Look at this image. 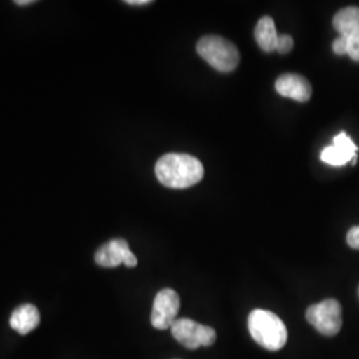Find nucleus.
<instances>
[{
    "mask_svg": "<svg viewBox=\"0 0 359 359\" xmlns=\"http://www.w3.org/2000/svg\"><path fill=\"white\" fill-rule=\"evenodd\" d=\"M157 180L172 189H187L204 177V165L191 154H167L154 167Z\"/></svg>",
    "mask_w": 359,
    "mask_h": 359,
    "instance_id": "nucleus-1",
    "label": "nucleus"
},
{
    "mask_svg": "<svg viewBox=\"0 0 359 359\" xmlns=\"http://www.w3.org/2000/svg\"><path fill=\"white\" fill-rule=\"evenodd\" d=\"M248 327L252 338L266 350L277 351L286 345V326L278 316L269 310H253L248 318Z\"/></svg>",
    "mask_w": 359,
    "mask_h": 359,
    "instance_id": "nucleus-2",
    "label": "nucleus"
},
{
    "mask_svg": "<svg viewBox=\"0 0 359 359\" xmlns=\"http://www.w3.org/2000/svg\"><path fill=\"white\" fill-rule=\"evenodd\" d=\"M197 53L219 72H231L240 65V52L228 39L208 35L197 43Z\"/></svg>",
    "mask_w": 359,
    "mask_h": 359,
    "instance_id": "nucleus-3",
    "label": "nucleus"
},
{
    "mask_svg": "<svg viewBox=\"0 0 359 359\" xmlns=\"http://www.w3.org/2000/svg\"><path fill=\"white\" fill-rule=\"evenodd\" d=\"M306 320L317 332L326 337H334L342 327V306L337 299H325L309 306Z\"/></svg>",
    "mask_w": 359,
    "mask_h": 359,
    "instance_id": "nucleus-4",
    "label": "nucleus"
},
{
    "mask_svg": "<svg viewBox=\"0 0 359 359\" xmlns=\"http://www.w3.org/2000/svg\"><path fill=\"white\" fill-rule=\"evenodd\" d=\"M170 332L179 344L191 350L212 346L217 338L213 327L197 323L189 318H177V321L172 325Z\"/></svg>",
    "mask_w": 359,
    "mask_h": 359,
    "instance_id": "nucleus-5",
    "label": "nucleus"
},
{
    "mask_svg": "<svg viewBox=\"0 0 359 359\" xmlns=\"http://www.w3.org/2000/svg\"><path fill=\"white\" fill-rule=\"evenodd\" d=\"M180 297L172 289L160 290L154 298V309L151 314V322L154 329L167 330L177 321L180 311Z\"/></svg>",
    "mask_w": 359,
    "mask_h": 359,
    "instance_id": "nucleus-6",
    "label": "nucleus"
},
{
    "mask_svg": "<svg viewBox=\"0 0 359 359\" xmlns=\"http://www.w3.org/2000/svg\"><path fill=\"white\" fill-rule=\"evenodd\" d=\"M95 261L103 268H116L124 264L128 268L137 265V258L130 252L129 245L123 238H115L99 248L95 255Z\"/></svg>",
    "mask_w": 359,
    "mask_h": 359,
    "instance_id": "nucleus-7",
    "label": "nucleus"
},
{
    "mask_svg": "<svg viewBox=\"0 0 359 359\" xmlns=\"http://www.w3.org/2000/svg\"><path fill=\"white\" fill-rule=\"evenodd\" d=\"M358 147L353 142L346 132H339L333 139V144L323 148L321 160L332 167H344L353 158L358 157Z\"/></svg>",
    "mask_w": 359,
    "mask_h": 359,
    "instance_id": "nucleus-8",
    "label": "nucleus"
},
{
    "mask_svg": "<svg viewBox=\"0 0 359 359\" xmlns=\"http://www.w3.org/2000/svg\"><path fill=\"white\" fill-rule=\"evenodd\" d=\"M276 90L283 96L295 102L305 103L311 97V84L306 77L298 74H285L276 81Z\"/></svg>",
    "mask_w": 359,
    "mask_h": 359,
    "instance_id": "nucleus-9",
    "label": "nucleus"
},
{
    "mask_svg": "<svg viewBox=\"0 0 359 359\" xmlns=\"http://www.w3.org/2000/svg\"><path fill=\"white\" fill-rule=\"evenodd\" d=\"M40 323V314L36 306L26 304L15 309L10 318V325L15 332L22 335L34 332Z\"/></svg>",
    "mask_w": 359,
    "mask_h": 359,
    "instance_id": "nucleus-10",
    "label": "nucleus"
},
{
    "mask_svg": "<svg viewBox=\"0 0 359 359\" xmlns=\"http://www.w3.org/2000/svg\"><path fill=\"white\" fill-rule=\"evenodd\" d=\"M255 36H256L257 44L262 51L268 53L276 51L278 34L276 29L274 20L270 16H262L258 20L255 29Z\"/></svg>",
    "mask_w": 359,
    "mask_h": 359,
    "instance_id": "nucleus-11",
    "label": "nucleus"
},
{
    "mask_svg": "<svg viewBox=\"0 0 359 359\" xmlns=\"http://www.w3.org/2000/svg\"><path fill=\"white\" fill-rule=\"evenodd\" d=\"M333 27L341 36H351L359 32V7L350 6L335 13Z\"/></svg>",
    "mask_w": 359,
    "mask_h": 359,
    "instance_id": "nucleus-12",
    "label": "nucleus"
},
{
    "mask_svg": "<svg viewBox=\"0 0 359 359\" xmlns=\"http://www.w3.org/2000/svg\"><path fill=\"white\" fill-rule=\"evenodd\" d=\"M347 55L354 62H359V32L347 38Z\"/></svg>",
    "mask_w": 359,
    "mask_h": 359,
    "instance_id": "nucleus-13",
    "label": "nucleus"
},
{
    "mask_svg": "<svg viewBox=\"0 0 359 359\" xmlns=\"http://www.w3.org/2000/svg\"><path fill=\"white\" fill-rule=\"evenodd\" d=\"M293 47H294V40H293L292 36H289V35H278L276 51H278V53H281V55H285V53H289V52L292 51Z\"/></svg>",
    "mask_w": 359,
    "mask_h": 359,
    "instance_id": "nucleus-14",
    "label": "nucleus"
},
{
    "mask_svg": "<svg viewBox=\"0 0 359 359\" xmlns=\"http://www.w3.org/2000/svg\"><path fill=\"white\" fill-rule=\"evenodd\" d=\"M347 244L350 248L359 250V226H354L351 228L348 233H347L346 237Z\"/></svg>",
    "mask_w": 359,
    "mask_h": 359,
    "instance_id": "nucleus-15",
    "label": "nucleus"
},
{
    "mask_svg": "<svg viewBox=\"0 0 359 359\" xmlns=\"http://www.w3.org/2000/svg\"><path fill=\"white\" fill-rule=\"evenodd\" d=\"M333 51L335 55H347L346 36H339L334 40Z\"/></svg>",
    "mask_w": 359,
    "mask_h": 359,
    "instance_id": "nucleus-16",
    "label": "nucleus"
},
{
    "mask_svg": "<svg viewBox=\"0 0 359 359\" xmlns=\"http://www.w3.org/2000/svg\"><path fill=\"white\" fill-rule=\"evenodd\" d=\"M129 6H144V4H151V0H128L126 1Z\"/></svg>",
    "mask_w": 359,
    "mask_h": 359,
    "instance_id": "nucleus-17",
    "label": "nucleus"
},
{
    "mask_svg": "<svg viewBox=\"0 0 359 359\" xmlns=\"http://www.w3.org/2000/svg\"><path fill=\"white\" fill-rule=\"evenodd\" d=\"M16 4H19V6H27V4H32L34 1L32 0H25V1H20V0H18V1H15Z\"/></svg>",
    "mask_w": 359,
    "mask_h": 359,
    "instance_id": "nucleus-18",
    "label": "nucleus"
},
{
    "mask_svg": "<svg viewBox=\"0 0 359 359\" xmlns=\"http://www.w3.org/2000/svg\"><path fill=\"white\" fill-rule=\"evenodd\" d=\"M358 297H359V287H358Z\"/></svg>",
    "mask_w": 359,
    "mask_h": 359,
    "instance_id": "nucleus-19",
    "label": "nucleus"
}]
</instances>
